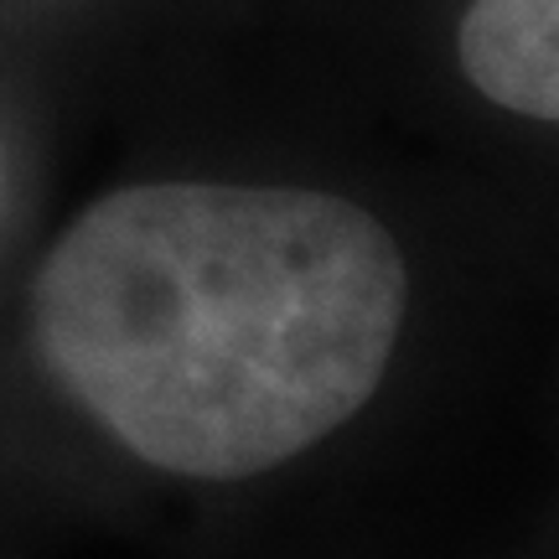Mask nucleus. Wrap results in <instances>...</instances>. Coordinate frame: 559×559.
Returning <instances> with one entry per match:
<instances>
[{
    "instance_id": "obj_1",
    "label": "nucleus",
    "mask_w": 559,
    "mask_h": 559,
    "mask_svg": "<svg viewBox=\"0 0 559 559\" xmlns=\"http://www.w3.org/2000/svg\"><path fill=\"white\" fill-rule=\"evenodd\" d=\"M409 306L400 243L311 187L145 181L41 264L47 373L171 477L239 481L373 400Z\"/></svg>"
},
{
    "instance_id": "obj_2",
    "label": "nucleus",
    "mask_w": 559,
    "mask_h": 559,
    "mask_svg": "<svg viewBox=\"0 0 559 559\" xmlns=\"http://www.w3.org/2000/svg\"><path fill=\"white\" fill-rule=\"evenodd\" d=\"M456 58L492 104L523 120H559V0H472Z\"/></svg>"
}]
</instances>
